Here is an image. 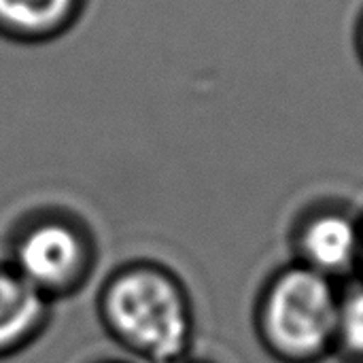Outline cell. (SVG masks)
Instances as JSON below:
<instances>
[{
  "mask_svg": "<svg viewBox=\"0 0 363 363\" xmlns=\"http://www.w3.org/2000/svg\"><path fill=\"white\" fill-rule=\"evenodd\" d=\"M96 315L106 336L138 363H181L194 342V306L181 279L162 264L117 266L100 285Z\"/></svg>",
  "mask_w": 363,
  "mask_h": 363,
  "instance_id": "obj_1",
  "label": "cell"
},
{
  "mask_svg": "<svg viewBox=\"0 0 363 363\" xmlns=\"http://www.w3.org/2000/svg\"><path fill=\"white\" fill-rule=\"evenodd\" d=\"M336 281L302 266L281 268L264 287L255 325L266 351L283 363H317L336 347Z\"/></svg>",
  "mask_w": 363,
  "mask_h": 363,
  "instance_id": "obj_2",
  "label": "cell"
},
{
  "mask_svg": "<svg viewBox=\"0 0 363 363\" xmlns=\"http://www.w3.org/2000/svg\"><path fill=\"white\" fill-rule=\"evenodd\" d=\"M4 262L53 304L74 298L87 285L98 247L79 215L66 208H36L13 225Z\"/></svg>",
  "mask_w": 363,
  "mask_h": 363,
  "instance_id": "obj_3",
  "label": "cell"
},
{
  "mask_svg": "<svg viewBox=\"0 0 363 363\" xmlns=\"http://www.w3.org/2000/svg\"><path fill=\"white\" fill-rule=\"evenodd\" d=\"M363 223L342 208L308 213L296 230L298 264L338 281L362 268Z\"/></svg>",
  "mask_w": 363,
  "mask_h": 363,
  "instance_id": "obj_4",
  "label": "cell"
},
{
  "mask_svg": "<svg viewBox=\"0 0 363 363\" xmlns=\"http://www.w3.org/2000/svg\"><path fill=\"white\" fill-rule=\"evenodd\" d=\"M51 302L0 262V362L32 347L51 321Z\"/></svg>",
  "mask_w": 363,
  "mask_h": 363,
  "instance_id": "obj_5",
  "label": "cell"
},
{
  "mask_svg": "<svg viewBox=\"0 0 363 363\" xmlns=\"http://www.w3.org/2000/svg\"><path fill=\"white\" fill-rule=\"evenodd\" d=\"M85 0H0V34L19 43L62 36L83 13Z\"/></svg>",
  "mask_w": 363,
  "mask_h": 363,
  "instance_id": "obj_6",
  "label": "cell"
},
{
  "mask_svg": "<svg viewBox=\"0 0 363 363\" xmlns=\"http://www.w3.org/2000/svg\"><path fill=\"white\" fill-rule=\"evenodd\" d=\"M336 353L349 363H363V283L349 287L340 296Z\"/></svg>",
  "mask_w": 363,
  "mask_h": 363,
  "instance_id": "obj_7",
  "label": "cell"
},
{
  "mask_svg": "<svg viewBox=\"0 0 363 363\" xmlns=\"http://www.w3.org/2000/svg\"><path fill=\"white\" fill-rule=\"evenodd\" d=\"M357 51H359V57L363 62V15L359 19V26H357Z\"/></svg>",
  "mask_w": 363,
  "mask_h": 363,
  "instance_id": "obj_8",
  "label": "cell"
},
{
  "mask_svg": "<svg viewBox=\"0 0 363 363\" xmlns=\"http://www.w3.org/2000/svg\"><path fill=\"white\" fill-rule=\"evenodd\" d=\"M96 363H128V362H119V359H104V362H96Z\"/></svg>",
  "mask_w": 363,
  "mask_h": 363,
  "instance_id": "obj_9",
  "label": "cell"
},
{
  "mask_svg": "<svg viewBox=\"0 0 363 363\" xmlns=\"http://www.w3.org/2000/svg\"><path fill=\"white\" fill-rule=\"evenodd\" d=\"M181 363H206V362H191V359H183Z\"/></svg>",
  "mask_w": 363,
  "mask_h": 363,
  "instance_id": "obj_10",
  "label": "cell"
},
{
  "mask_svg": "<svg viewBox=\"0 0 363 363\" xmlns=\"http://www.w3.org/2000/svg\"><path fill=\"white\" fill-rule=\"evenodd\" d=\"M362 268H363V238H362Z\"/></svg>",
  "mask_w": 363,
  "mask_h": 363,
  "instance_id": "obj_11",
  "label": "cell"
}]
</instances>
